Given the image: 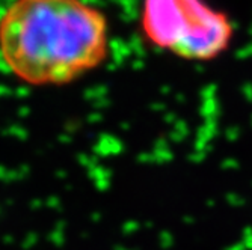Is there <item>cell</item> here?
<instances>
[{
  "mask_svg": "<svg viewBox=\"0 0 252 250\" xmlns=\"http://www.w3.org/2000/svg\"><path fill=\"white\" fill-rule=\"evenodd\" d=\"M109 50L107 17L85 0H14L0 17V56L28 84L71 83Z\"/></svg>",
  "mask_w": 252,
  "mask_h": 250,
  "instance_id": "1",
  "label": "cell"
},
{
  "mask_svg": "<svg viewBox=\"0 0 252 250\" xmlns=\"http://www.w3.org/2000/svg\"><path fill=\"white\" fill-rule=\"evenodd\" d=\"M144 38L180 59L212 62L231 47L234 23L205 0H144Z\"/></svg>",
  "mask_w": 252,
  "mask_h": 250,
  "instance_id": "2",
  "label": "cell"
}]
</instances>
